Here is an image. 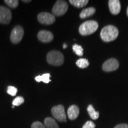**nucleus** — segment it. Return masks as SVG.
I'll return each instance as SVG.
<instances>
[{"label": "nucleus", "instance_id": "obj_27", "mask_svg": "<svg viewBox=\"0 0 128 128\" xmlns=\"http://www.w3.org/2000/svg\"><path fill=\"white\" fill-rule=\"evenodd\" d=\"M23 2H31V1H24H24H23Z\"/></svg>", "mask_w": 128, "mask_h": 128}, {"label": "nucleus", "instance_id": "obj_28", "mask_svg": "<svg viewBox=\"0 0 128 128\" xmlns=\"http://www.w3.org/2000/svg\"><path fill=\"white\" fill-rule=\"evenodd\" d=\"M127 15L128 16V8H127Z\"/></svg>", "mask_w": 128, "mask_h": 128}, {"label": "nucleus", "instance_id": "obj_19", "mask_svg": "<svg viewBox=\"0 0 128 128\" xmlns=\"http://www.w3.org/2000/svg\"><path fill=\"white\" fill-rule=\"evenodd\" d=\"M72 49L76 55H77L78 56H80L83 55V49L79 44H74L72 46Z\"/></svg>", "mask_w": 128, "mask_h": 128}, {"label": "nucleus", "instance_id": "obj_22", "mask_svg": "<svg viewBox=\"0 0 128 128\" xmlns=\"http://www.w3.org/2000/svg\"><path fill=\"white\" fill-rule=\"evenodd\" d=\"M17 92V88L13 86H9L7 88V93L12 96H15Z\"/></svg>", "mask_w": 128, "mask_h": 128}, {"label": "nucleus", "instance_id": "obj_8", "mask_svg": "<svg viewBox=\"0 0 128 128\" xmlns=\"http://www.w3.org/2000/svg\"><path fill=\"white\" fill-rule=\"evenodd\" d=\"M38 20L43 24H52L55 22V16L47 12H42L38 14Z\"/></svg>", "mask_w": 128, "mask_h": 128}, {"label": "nucleus", "instance_id": "obj_1", "mask_svg": "<svg viewBox=\"0 0 128 128\" xmlns=\"http://www.w3.org/2000/svg\"><path fill=\"white\" fill-rule=\"evenodd\" d=\"M119 35V30L116 27L108 25L103 28L100 33V36L103 41L108 42L114 40Z\"/></svg>", "mask_w": 128, "mask_h": 128}, {"label": "nucleus", "instance_id": "obj_12", "mask_svg": "<svg viewBox=\"0 0 128 128\" xmlns=\"http://www.w3.org/2000/svg\"><path fill=\"white\" fill-rule=\"evenodd\" d=\"M80 113L79 108L77 106L72 105L68 108V111H67V114L69 119L71 120L76 119L78 118V115Z\"/></svg>", "mask_w": 128, "mask_h": 128}, {"label": "nucleus", "instance_id": "obj_2", "mask_svg": "<svg viewBox=\"0 0 128 128\" xmlns=\"http://www.w3.org/2000/svg\"><path fill=\"white\" fill-rule=\"evenodd\" d=\"M98 28V24L94 20L87 21L81 24L79 28L80 33L82 36H87L92 34Z\"/></svg>", "mask_w": 128, "mask_h": 128}, {"label": "nucleus", "instance_id": "obj_14", "mask_svg": "<svg viewBox=\"0 0 128 128\" xmlns=\"http://www.w3.org/2000/svg\"><path fill=\"white\" fill-rule=\"evenodd\" d=\"M44 124L46 128H60L55 120L52 118H46L44 120Z\"/></svg>", "mask_w": 128, "mask_h": 128}, {"label": "nucleus", "instance_id": "obj_21", "mask_svg": "<svg viewBox=\"0 0 128 128\" xmlns=\"http://www.w3.org/2000/svg\"><path fill=\"white\" fill-rule=\"evenodd\" d=\"M24 102V99L23 97H21V96H18L13 100L12 105L14 106H18L22 104Z\"/></svg>", "mask_w": 128, "mask_h": 128}, {"label": "nucleus", "instance_id": "obj_16", "mask_svg": "<svg viewBox=\"0 0 128 128\" xmlns=\"http://www.w3.org/2000/svg\"><path fill=\"white\" fill-rule=\"evenodd\" d=\"M87 112L90 118L93 120H96L98 118L99 113L98 112H96L92 104L88 105L87 107Z\"/></svg>", "mask_w": 128, "mask_h": 128}, {"label": "nucleus", "instance_id": "obj_5", "mask_svg": "<svg viewBox=\"0 0 128 128\" xmlns=\"http://www.w3.org/2000/svg\"><path fill=\"white\" fill-rule=\"evenodd\" d=\"M68 8V5L64 1H57L52 8V13L54 16H60L66 13Z\"/></svg>", "mask_w": 128, "mask_h": 128}, {"label": "nucleus", "instance_id": "obj_6", "mask_svg": "<svg viewBox=\"0 0 128 128\" xmlns=\"http://www.w3.org/2000/svg\"><path fill=\"white\" fill-rule=\"evenodd\" d=\"M24 36L23 28L21 26H16L12 30L10 39L12 44H17L20 42Z\"/></svg>", "mask_w": 128, "mask_h": 128}, {"label": "nucleus", "instance_id": "obj_10", "mask_svg": "<svg viewBox=\"0 0 128 128\" xmlns=\"http://www.w3.org/2000/svg\"><path fill=\"white\" fill-rule=\"evenodd\" d=\"M38 38L40 41L44 43L50 42L54 39V35L50 32L47 30H40L38 34Z\"/></svg>", "mask_w": 128, "mask_h": 128}, {"label": "nucleus", "instance_id": "obj_20", "mask_svg": "<svg viewBox=\"0 0 128 128\" xmlns=\"http://www.w3.org/2000/svg\"><path fill=\"white\" fill-rule=\"evenodd\" d=\"M4 2L12 8H16V7H17L19 4L18 1L17 0H5Z\"/></svg>", "mask_w": 128, "mask_h": 128}, {"label": "nucleus", "instance_id": "obj_26", "mask_svg": "<svg viewBox=\"0 0 128 128\" xmlns=\"http://www.w3.org/2000/svg\"><path fill=\"white\" fill-rule=\"evenodd\" d=\"M67 44H64V45H63V48L64 49H65V48H67Z\"/></svg>", "mask_w": 128, "mask_h": 128}, {"label": "nucleus", "instance_id": "obj_4", "mask_svg": "<svg viewBox=\"0 0 128 128\" xmlns=\"http://www.w3.org/2000/svg\"><path fill=\"white\" fill-rule=\"evenodd\" d=\"M51 113L54 118L59 122H66V116L64 106L60 104L53 107L51 109Z\"/></svg>", "mask_w": 128, "mask_h": 128}, {"label": "nucleus", "instance_id": "obj_7", "mask_svg": "<svg viewBox=\"0 0 128 128\" xmlns=\"http://www.w3.org/2000/svg\"><path fill=\"white\" fill-rule=\"evenodd\" d=\"M12 18V12L7 7L0 6V23L7 24L10 23Z\"/></svg>", "mask_w": 128, "mask_h": 128}, {"label": "nucleus", "instance_id": "obj_13", "mask_svg": "<svg viewBox=\"0 0 128 128\" xmlns=\"http://www.w3.org/2000/svg\"><path fill=\"white\" fill-rule=\"evenodd\" d=\"M96 12V9L94 7H89L87 8L84 9L80 14L81 18H85L87 17H90L93 15Z\"/></svg>", "mask_w": 128, "mask_h": 128}, {"label": "nucleus", "instance_id": "obj_11", "mask_svg": "<svg viewBox=\"0 0 128 128\" xmlns=\"http://www.w3.org/2000/svg\"><path fill=\"white\" fill-rule=\"evenodd\" d=\"M108 6L110 12L113 14L116 15L120 12V3L118 0H110L108 1Z\"/></svg>", "mask_w": 128, "mask_h": 128}, {"label": "nucleus", "instance_id": "obj_15", "mask_svg": "<svg viewBox=\"0 0 128 128\" xmlns=\"http://www.w3.org/2000/svg\"><path fill=\"white\" fill-rule=\"evenodd\" d=\"M50 74L46 73L42 75V76H36V77H35V80L38 82L42 81V82L46 83V84H48V83L50 81Z\"/></svg>", "mask_w": 128, "mask_h": 128}, {"label": "nucleus", "instance_id": "obj_18", "mask_svg": "<svg viewBox=\"0 0 128 128\" xmlns=\"http://www.w3.org/2000/svg\"><path fill=\"white\" fill-rule=\"evenodd\" d=\"M76 65L80 68H86L89 65V62L87 59L81 58L77 60L76 62Z\"/></svg>", "mask_w": 128, "mask_h": 128}, {"label": "nucleus", "instance_id": "obj_9", "mask_svg": "<svg viewBox=\"0 0 128 128\" xmlns=\"http://www.w3.org/2000/svg\"><path fill=\"white\" fill-rule=\"evenodd\" d=\"M119 64L118 60L111 58L107 60L103 65V70L106 72H110L116 70L119 68Z\"/></svg>", "mask_w": 128, "mask_h": 128}, {"label": "nucleus", "instance_id": "obj_23", "mask_svg": "<svg viewBox=\"0 0 128 128\" xmlns=\"http://www.w3.org/2000/svg\"><path fill=\"white\" fill-rule=\"evenodd\" d=\"M31 128H46L44 124L40 122L36 121L33 122L31 126Z\"/></svg>", "mask_w": 128, "mask_h": 128}, {"label": "nucleus", "instance_id": "obj_24", "mask_svg": "<svg viewBox=\"0 0 128 128\" xmlns=\"http://www.w3.org/2000/svg\"><path fill=\"white\" fill-rule=\"evenodd\" d=\"M96 124L92 121H87L82 126V128H95Z\"/></svg>", "mask_w": 128, "mask_h": 128}, {"label": "nucleus", "instance_id": "obj_25", "mask_svg": "<svg viewBox=\"0 0 128 128\" xmlns=\"http://www.w3.org/2000/svg\"><path fill=\"white\" fill-rule=\"evenodd\" d=\"M114 128H128V124H119L115 126Z\"/></svg>", "mask_w": 128, "mask_h": 128}, {"label": "nucleus", "instance_id": "obj_17", "mask_svg": "<svg viewBox=\"0 0 128 128\" xmlns=\"http://www.w3.org/2000/svg\"><path fill=\"white\" fill-rule=\"evenodd\" d=\"M70 2L75 7L81 8L86 6L88 4V0H70Z\"/></svg>", "mask_w": 128, "mask_h": 128}, {"label": "nucleus", "instance_id": "obj_3", "mask_svg": "<svg viewBox=\"0 0 128 128\" xmlns=\"http://www.w3.org/2000/svg\"><path fill=\"white\" fill-rule=\"evenodd\" d=\"M47 61L50 65L60 66L64 64V56L60 51L52 50L48 54Z\"/></svg>", "mask_w": 128, "mask_h": 128}]
</instances>
